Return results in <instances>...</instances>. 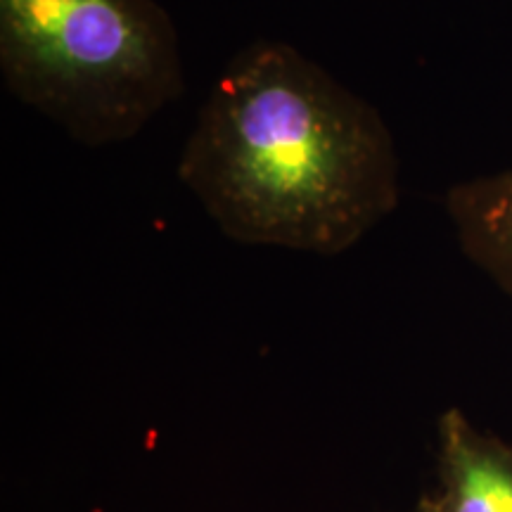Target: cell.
I'll return each instance as SVG.
<instances>
[{
  "label": "cell",
  "instance_id": "obj_1",
  "mask_svg": "<svg viewBox=\"0 0 512 512\" xmlns=\"http://www.w3.org/2000/svg\"><path fill=\"white\" fill-rule=\"evenodd\" d=\"M178 178L226 238L335 256L399 207V155L366 98L302 50L259 38L200 107Z\"/></svg>",
  "mask_w": 512,
  "mask_h": 512
},
{
  "label": "cell",
  "instance_id": "obj_2",
  "mask_svg": "<svg viewBox=\"0 0 512 512\" xmlns=\"http://www.w3.org/2000/svg\"><path fill=\"white\" fill-rule=\"evenodd\" d=\"M5 88L86 147L119 145L185 93L157 0H0Z\"/></svg>",
  "mask_w": 512,
  "mask_h": 512
},
{
  "label": "cell",
  "instance_id": "obj_3",
  "mask_svg": "<svg viewBox=\"0 0 512 512\" xmlns=\"http://www.w3.org/2000/svg\"><path fill=\"white\" fill-rule=\"evenodd\" d=\"M441 512H512V446L486 434L458 408L439 418Z\"/></svg>",
  "mask_w": 512,
  "mask_h": 512
},
{
  "label": "cell",
  "instance_id": "obj_4",
  "mask_svg": "<svg viewBox=\"0 0 512 512\" xmlns=\"http://www.w3.org/2000/svg\"><path fill=\"white\" fill-rule=\"evenodd\" d=\"M444 209L463 254L512 299V166L451 185Z\"/></svg>",
  "mask_w": 512,
  "mask_h": 512
},
{
  "label": "cell",
  "instance_id": "obj_5",
  "mask_svg": "<svg viewBox=\"0 0 512 512\" xmlns=\"http://www.w3.org/2000/svg\"><path fill=\"white\" fill-rule=\"evenodd\" d=\"M413 512H441L437 501H434V496H425L422 501L418 503V508H415Z\"/></svg>",
  "mask_w": 512,
  "mask_h": 512
}]
</instances>
